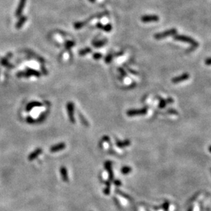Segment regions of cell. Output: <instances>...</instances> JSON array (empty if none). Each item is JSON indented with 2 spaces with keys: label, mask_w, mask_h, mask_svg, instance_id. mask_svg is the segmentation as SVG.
I'll return each instance as SVG.
<instances>
[{
  "label": "cell",
  "mask_w": 211,
  "mask_h": 211,
  "mask_svg": "<svg viewBox=\"0 0 211 211\" xmlns=\"http://www.w3.org/2000/svg\"><path fill=\"white\" fill-rule=\"evenodd\" d=\"M97 27H98V28L103 30H104L106 32H110L111 31V30H112V25L110 24H108L104 26V25H101V23H97Z\"/></svg>",
  "instance_id": "cell-9"
},
{
  "label": "cell",
  "mask_w": 211,
  "mask_h": 211,
  "mask_svg": "<svg viewBox=\"0 0 211 211\" xmlns=\"http://www.w3.org/2000/svg\"><path fill=\"white\" fill-rule=\"evenodd\" d=\"M112 56H111V55H109V56H107L106 58V63H110V60H112Z\"/></svg>",
  "instance_id": "cell-19"
},
{
  "label": "cell",
  "mask_w": 211,
  "mask_h": 211,
  "mask_svg": "<svg viewBox=\"0 0 211 211\" xmlns=\"http://www.w3.org/2000/svg\"><path fill=\"white\" fill-rule=\"evenodd\" d=\"M189 76H190V75H189L188 73H183L182 75H180V76L174 77V78L172 79V82L174 84H178V83L182 82H183V81H185V80H186V79H188L189 78Z\"/></svg>",
  "instance_id": "cell-5"
},
{
  "label": "cell",
  "mask_w": 211,
  "mask_h": 211,
  "mask_svg": "<svg viewBox=\"0 0 211 211\" xmlns=\"http://www.w3.org/2000/svg\"><path fill=\"white\" fill-rule=\"evenodd\" d=\"M130 141H129V140L125 141L124 142H121V141H117V146H119L120 147H123L125 146H128V145H130Z\"/></svg>",
  "instance_id": "cell-14"
},
{
  "label": "cell",
  "mask_w": 211,
  "mask_h": 211,
  "mask_svg": "<svg viewBox=\"0 0 211 211\" xmlns=\"http://www.w3.org/2000/svg\"><path fill=\"white\" fill-rule=\"evenodd\" d=\"M93 58H94L96 59V60L99 59V58H101V55L100 54V53H95L94 56H93Z\"/></svg>",
  "instance_id": "cell-20"
},
{
  "label": "cell",
  "mask_w": 211,
  "mask_h": 211,
  "mask_svg": "<svg viewBox=\"0 0 211 211\" xmlns=\"http://www.w3.org/2000/svg\"><path fill=\"white\" fill-rule=\"evenodd\" d=\"M73 45H74V43L72 41H67L66 43H65V47H66V48L67 49H70L71 47L73 46Z\"/></svg>",
  "instance_id": "cell-18"
},
{
  "label": "cell",
  "mask_w": 211,
  "mask_h": 211,
  "mask_svg": "<svg viewBox=\"0 0 211 211\" xmlns=\"http://www.w3.org/2000/svg\"><path fill=\"white\" fill-rule=\"evenodd\" d=\"M174 102L172 99H161L160 101V103H159V107L160 108H163L166 106L167 103H172Z\"/></svg>",
  "instance_id": "cell-10"
},
{
  "label": "cell",
  "mask_w": 211,
  "mask_h": 211,
  "mask_svg": "<svg viewBox=\"0 0 211 211\" xmlns=\"http://www.w3.org/2000/svg\"><path fill=\"white\" fill-rule=\"evenodd\" d=\"M25 3H26V0H20V2L19 4V7L17 8V11H16V16L19 17L21 15V13H22L23 8H24Z\"/></svg>",
  "instance_id": "cell-8"
},
{
  "label": "cell",
  "mask_w": 211,
  "mask_h": 211,
  "mask_svg": "<svg viewBox=\"0 0 211 211\" xmlns=\"http://www.w3.org/2000/svg\"><path fill=\"white\" fill-rule=\"evenodd\" d=\"M91 51V49L87 48V49H83V50H81L80 51H79V54H80V55H85V54H87V53H90Z\"/></svg>",
  "instance_id": "cell-17"
},
{
  "label": "cell",
  "mask_w": 211,
  "mask_h": 211,
  "mask_svg": "<svg viewBox=\"0 0 211 211\" xmlns=\"http://www.w3.org/2000/svg\"><path fill=\"white\" fill-rule=\"evenodd\" d=\"M66 147V145L64 143H59V144L53 145L50 148V151L51 152H58V151L63 150H64Z\"/></svg>",
  "instance_id": "cell-7"
},
{
  "label": "cell",
  "mask_w": 211,
  "mask_h": 211,
  "mask_svg": "<svg viewBox=\"0 0 211 211\" xmlns=\"http://www.w3.org/2000/svg\"><path fill=\"white\" fill-rule=\"evenodd\" d=\"M177 34V30L175 28L168 30L164 31L162 32L157 33L154 35V38L156 39H162L164 38H167L171 36H175Z\"/></svg>",
  "instance_id": "cell-2"
},
{
  "label": "cell",
  "mask_w": 211,
  "mask_h": 211,
  "mask_svg": "<svg viewBox=\"0 0 211 211\" xmlns=\"http://www.w3.org/2000/svg\"><path fill=\"white\" fill-rule=\"evenodd\" d=\"M106 43H107L106 41L103 40V41H98L93 42V46H95L96 47H102L103 45L106 44Z\"/></svg>",
  "instance_id": "cell-13"
},
{
  "label": "cell",
  "mask_w": 211,
  "mask_h": 211,
  "mask_svg": "<svg viewBox=\"0 0 211 211\" xmlns=\"http://www.w3.org/2000/svg\"><path fill=\"white\" fill-rule=\"evenodd\" d=\"M41 152H42V149L41 148H38V149H37V150H35L33 153H32L31 155L29 157V158L30 159V160H32V159L37 158V156H38V155L41 154Z\"/></svg>",
  "instance_id": "cell-11"
},
{
  "label": "cell",
  "mask_w": 211,
  "mask_h": 211,
  "mask_svg": "<svg viewBox=\"0 0 211 211\" xmlns=\"http://www.w3.org/2000/svg\"><path fill=\"white\" fill-rule=\"evenodd\" d=\"M205 63H206V65H211V58H208L205 61Z\"/></svg>",
  "instance_id": "cell-21"
},
{
  "label": "cell",
  "mask_w": 211,
  "mask_h": 211,
  "mask_svg": "<svg viewBox=\"0 0 211 211\" xmlns=\"http://www.w3.org/2000/svg\"><path fill=\"white\" fill-rule=\"evenodd\" d=\"M42 104L41 103L37 102V101H34V102H31L30 103L29 105H27V110H30L31 108H32L33 107H36V106H41Z\"/></svg>",
  "instance_id": "cell-15"
},
{
  "label": "cell",
  "mask_w": 211,
  "mask_h": 211,
  "mask_svg": "<svg viewBox=\"0 0 211 211\" xmlns=\"http://www.w3.org/2000/svg\"><path fill=\"white\" fill-rule=\"evenodd\" d=\"M208 150H209V151H210V152H211V146H210V147H209V148H208Z\"/></svg>",
  "instance_id": "cell-23"
},
{
  "label": "cell",
  "mask_w": 211,
  "mask_h": 211,
  "mask_svg": "<svg viewBox=\"0 0 211 211\" xmlns=\"http://www.w3.org/2000/svg\"><path fill=\"white\" fill-rule=\"evenodd\" d=\"M141 21L144 23L156 22L159 21V17L157 15H145L141 17Z\"/></svg>",
  "instance_id": "cell-4"
},
{
  "label": "cell",
  "mask_w": 211,
  "mask_h": 211,
  "mask_svg": "<svg viewBox=\"0 0 211 211\" xmlns=\"http://www.w3.org/2000/svg\"><path fill=\"white\" fill-rule=\"evenodd\" d=\"M147 112V108H141V109H134V110H130L127 112V115L129 117L136 116V115H145Z\"/></svg>",
  "instance_id": "cell-3"
},
{
  "label": "cell",
  "mask_w": 211,
  "mask_h": 211,
  "mask_svg": "<svg viewBox=\"0 0 211 211\" xmlns=\"http://www.w3.org/2000/svg\"><path fill=\"white\" fill-rule=\"evenodd\" d=\"M89 1H90L91 2H95V0H89Z\"/></svg>",
  "instance_id": "cell-22"
},
{
  "label": "cell",
  "mask_w": 211,
  "mask_h": 211,
  "mask_svg": "<svg viewBox=\"0 0 211 211\" xmlns=\"http://www.w3.org/2000/svg\"><path fill=\"white\" fill-rule=\"evenodd\" d=\"M87 22H77L75 23L74 24V27L75 29H80L81 27H82L83 26H84L86 25Z\"/></svg>",
  "instance_id": "cell-16"
},
{
  "label": "cell",
  "mask_w": 211,
  "mask_h": 211,
  "mask_svg": "<svg viewBox=\"0 0 211 211\" xmlns=\"http://www.w3.org/2000/svg\"><path fill=\"white\" fill-rule=\"evenodd\" d=\"M174 39L175 41H181V42H184V43H186L190 44L193 47H198L199 46V43L198 42L195 41L192 38L187 37V36H184V35H177L176 34L174 37Z\"/></svg>",
  "instance_id": "cell-1"
},
{
  "label": "cell",
  "mask_w": 211,
  "mask_h": 211,
  "mask_svg": "<svg viewBox=\"0 0 211 211\" xmlns=\"http://www.w3.org/2000/svg\"><path fill=\"white\" fill-rule=\"evenodd\" d=\"M27 20V17H25V16H23V17H22L21 18V19H19V21H18L17 23V25H16V27H17V28H20L22 25L24 24V23Z\"/></svg>",
  "instance_id": "cell-12"
},
{
  "label": "cell",
  "mask_w": 211,
  "mask_h": 211,
  "mask_svg": "<svg viewBox=\"0 0 211 211\" xmlns=\"http://www.w3.org/2000/svg\"><path fill=\"white\" fill-rule=\"evenodd\" d=\"M67 110H68V115L69 117V120L71 121V123L75 122L74 117H73V111H74V106L73 103L69 102L67 104Z\"/></svg>",
  "instance_id": "cell-6"
}]
</instances>
